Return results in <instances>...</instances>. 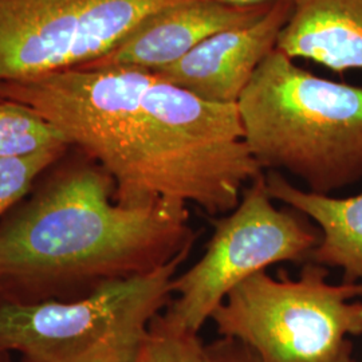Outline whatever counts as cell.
Listing matches in <instances>:
<instances>
[{
	"mask_svg": "<svg viewBox=\"0 0 362 362\" xmlns=\"http://www.w3.org/2000/svg\"><path fill=\"white\" fill-rule=\"evenodd\" d=\"M115 181L127 207L160 202L228 214L263 172L236 105L215 104L136 67L71 69L0 82Z\"/></svg>",
	"mask_w": 362,
	"mask_h": 362,
	"instance_id": "1",
	"label": "cell"
},
{
	"mask_svg": "<svg viewBox=\"0 0 362 362\" xmlns=\"http://www.w3.org/2000/svg\"><path fill=\"white\" fill-rule=\"evenodd\" d=\"M86 156L54 175L0 221V300L83 297L106 281L153 272L197 239L188 206L127 207Z\"/></svg>",
	"mask_w": 362,
	"mask_h": 362,
	"instance_id": "2",
	"label": "cell"
},
{
	"mask_svg": "<svg viewBox=\"0 0 362 362\" xmlns=\"http://www.w3.org/2000/svg\"><path fill=\"white\" fill-rule=\"evenodd\" d=\"M236 109L262 170L286 172L321 194L362 180V86L318 77L275 49Z\"/></svg>",
	"mask_w": 362,
	"mask_h": 362,
	"instance_id": "3",
	"label": "cell"
},
{
	"mask_svg": "<svg viewBox=\"0 0 362 362\" xmlns=\"http://www.w3.org/2000/svg\"><path fill=\"white\" fill-rule=\"evenodd\" d=\"M194 245L153 272L106 281L83 297L0 300V354L18 353L22 362L134 361Z\"/></svg>",
	"mask_w": 362,
	"mask_h": 362,
	"instance_id": "4",
	"label": "cell"
},
{
	"mask_svg": "<svg viewBox=\"0 0 362 362\" xmlns=\"http://www.w3.org/2000/svg\"><path fill=\"white\" fill-rule=\"evenodd\" d=\"M329 269L306 262L297 279L260 272L236 286L211 321L220 337L263 362H353L348 337L362 336V284L327 282Z\"/></svg>",
	"mask_w": 362,
	"mask_h": 362,
	"instance_id": "5",
	"label": "cell"
},
{
	"mask_svg": "<svg viewBox=\"0 0 362 362\" xmlns=\"http://www.w3.org/2000/svg\"><path fill=\"white\" fill-rule=\"evenodd\" d=\"M267 192L264 170L243 189L238 206L212 219L203 257L173 279L163 313L179 327L199 333L236 286L284 262H310L321 231L297 209L279 208Z\"/></svg>",
	"mask_w": 362,
	"mask_h": 362,
	"instance_id": "6",
	"label": "cell"
},
{
	"mask_svg": "<svg viewBox=\"0 0 362 362\" xmlns=\"http://www.w3.org/2000/svg\"><path fill=\"white\" fill-rule=\"evenodd\" d=\"M179 0H0V82L90 65Z\"/></svg>",
	"mask_w": 362,
	"mask_h": 362,
	"instance_id": "7",
	"label": "cell"
},
{
	"mask_svg": "<svg viewBox=\"0 0 362 362\" xmlns=\"http://www.w3.org/2000/svg\"><path fill=\"white\" fill-rule=\"evenodd\" d=\"M293 7V1H278L255 22L220 31L153 73L202 100L236 105L259 66L276 49Z\"/></svg>",
	"mask_w": 362,
	"mask_h": 362,
	"instance_id": "8",
	"label": "cell"
},
{
	"mask_svg": "<svg viewBox=\"0 0 362 362\" xmlns=\"http://www.w3.org/2000/svg\"><path fill=\"white\" fill-rule=\"evenodd\" d=\"M272 6L242 8L212 0H179L151 13L112 52L79 69L136 67L157 71L176 64L220 31L255 22Z\"/></svg>",
	"mask_w": 362,
	"mask_h": 362,
	"instance_id": "9",
	"label": "cell"
},
{
	"mask_svg": "<svg viewBox=\"0 0 362 362\" xmlns=\"http://www.w3.org/2000/svg\"><path fill=\"white\" fill-rule=\"evenodd\" d=\"M276 49L338 74L362 71V0H297Z\"/></svg>",
	"mask_w": 362,
	"mask_h": 362,
	"instance_id": "10",
	"label": "cell"
},
{
	"mask_svg": "<svg viewBox=\"0 0 362 362\" xmlns=\"http://www.w3.org/2000/svg\"><path fill=\"white\" fill-rule=\"evenodd\" d=\"M264 176L272 200L297 209L320 228L321 242L310 262L341 269L344 284H362V192L334 197L302 189L281 172L267 170Z\"/></svg>",
	"mask_w": 362,
	"mask_h": 362,
	"instance_id": "11",
	"label": "cell"
},
{
	"mask_svg": "<svg viewBox=\"0 0 362 362\" xmlns=\"http://www.w3.org/2000/svg\"><path fill=\"white\" fill-rule=\"evenodd\" d=\"M69 148L65 136L34 109L0 100V158L27 157Z\"/></svg>",
	"mask_w": 362,
	"mask_h": 362,
	"instance_id": "12",
	"label": "cell"
},
{
	"mask_svg": "<svg viewBox=\"0 0 362 362\" xmlns=\"http://www.w3.org/2000/svg\"><path fill=\"white\" fill-rule=\"evenodd\" d=\"M204 346L199 333L169 322L161 313L153 320L133 362H203Z\"/></svg>",
	"mask_w": 362,
	"mask_h": 362,
	"instance_id": "13",
	"label": "cell"
},
{
	"mask_svg": "<svg viewBox=\"0 0 362 362\" xmlns=\"http://www.w3.org/2000/svg\"><path fill=\"white\" fill-rule=\"evenodd\" d=\"M66 152L46 151L27 157L0 158V221L26 199L39 177Z\"/></svg>",
	"mask_w": 362,
	"mask_h": 362,
	"instance_id": "14",
	"label": "cell"
},
{
	"mask_svg": "<svg viewBox=\"0 0 362 362\" xmlns=\"http://www.w3.org/2000/svg\"><path fill=\"white\" fill-rule=\"evenodd\" d=\"M203 362H263L258 354L245 344L220 337L204 346Z\"/></svg>",
	"mask_w": 362,
	"mask_h": 362,
	"instance_id": "15",
	"label": "cell"
},
{
	"mask_svg": "<svg viewBox=\"0 0 362 362\" xmlns=\"http://www.w3.org/2000/svg\"><path fill=\"white\" fill-rule=\"evenodd\" d=\"M218 1L226 6L231 7H242V8H250V7H263V6H272L278 1H293L296 3L297 0H212Z\"/></svg>",
	"mask_w": 362,
	"mask_h": 362,
	"instance_id": "16",
	"label": "cell"
},
{
	"mask_svg": "<svg viewBox=\"0 0 362 362\" xmlns=\"http://www.w3.org/2000/svg\"><path fill=\"white\" fill-rule=\"evenodd\" d=\"M0 362H8L7 361V356L6 354H0Z\"/></svg>",
	"mask_w": 362,
	"mask_h": 362,
	"instance_id": "17",
	"label": "cell"
},
{
	"mask_svg": "<svg viewBox=\"0 0 362 362\" xmlns=\"http://www.w3.org/2000/svg\"><path fill=\"white\" fill-rule=\"evenodd\" d=\"M360 362H362V361H360Z\"/></svg>",
	"mask_w": 362,
	"mask_h": 362,
	"instance_id": "18",
	"label": "cell"
}]
</instances>
